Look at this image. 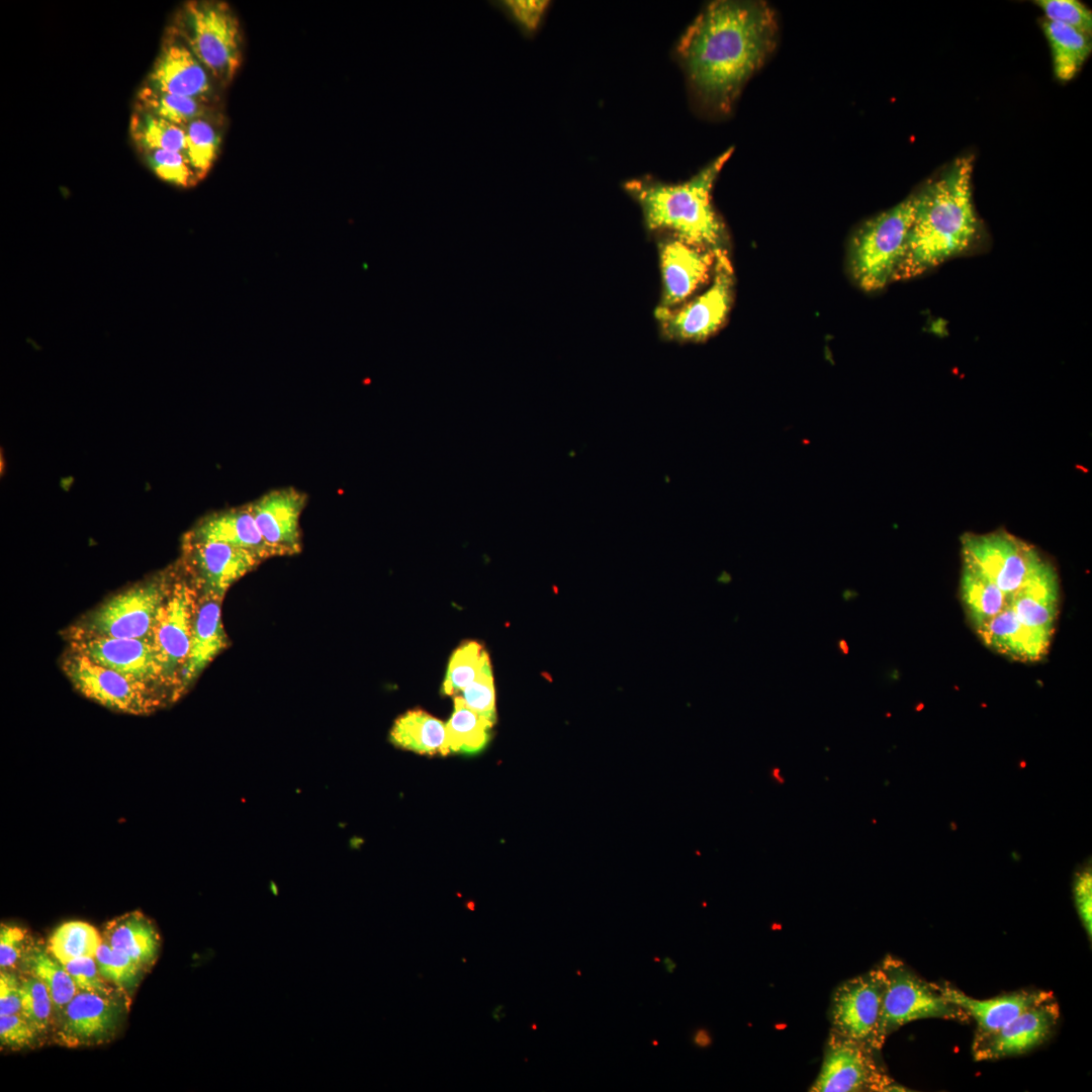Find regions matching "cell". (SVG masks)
<instances>
[{
  "instance_id": "cell-13",
  "label": "cell",
  "mask_w": 1092,
  "mask_h": 1092,
  "mask_svg": "<svg viewBox=\"0 0 1092 1092\" xmlns=\"http://www.w3.org/2000/svg\"><path fill=\"white\" fill-rule=\"evenodd\" d=\"M877 1051L830 1029L822 1066L811 1092L887 1091L894 1080L876 1059Z\"/></svg>"
},
{
  "instance_id": "cell-42",
  "label": "cell",
  "mask_w": 1092,
  "mask_h": 1092,
  "mask_svg": "<svg viewBox=\"0 0 1092 1092\" xmlns=\"http://www.w3.org/2000/svg\"><path fill=\"white\" fill-rule=\"evenodd\" d=\"M42 1039L41 1034L20 1013L0 1015L1 1046L11 1050L33 1048Z\"/></svg>"
},
{
  "instance_id": "cell-26",
  "label": "cell",
  "mask_w": 1092,
  "mask_h": 1092,
  "mask_svg": "<svg viewBox=\"0 0 1092 1092\" xmlns=\"http://www.w3.org/2000/svg\"><path fill=\"white\" fill-rule=\"evenodd\" d=\"M18 971L35 977L47 987L54 1004L55 1019L78 993L64 965L49 951L47 944L42 942L32 941Z\"/></svg>"
},
{
  "instance_id": "cell-4",
  "label": "cell",
  "mask_w": 1092,
  "mask_h": 1092,
  "mask_svg": "<svg viewBox=\"0 0 1092 1092\" xmlns=\"http://www.w3.org/2000/svg\"><path fill=\"white\" fill-rule=\"evenodd\" d=\"M172 29L185 41L214 81L228 85L242 63L243 36L232 7L217 0L188 1Z\"/></svg>"
},
{
  "instance_id": "cell-36",
  "label": "cell",
  "mask_w": 1092,
  "mask_h": 1092,
  "mask_svg": "<svg viewBox=\"0 0 1092 1092\" xmlns=\"http://www.w3.org/2000/svg\"><path fill=\"white\" fill-rule=\"evenodd\" d=\"M100 975L126 996L132 994L146 972L122 952L102 940L95 954Z\"/></svg>"
},
{
  "instance_id": "cell-20",
  "label": "cell",
  "mask_w": 1092,
  "mask_h": 1092,
  "mask_svg": "<svg viewBox=\"0 0 1092 1092\" xmlns=\"http://www.w3.org/2000/svg\"><path fill=\"white\" fill-rule=\"evenodd\" d=\"M716 254L677 238L659 245L662 294L659 309H672L704 284L714 269Z\"/></svg>"
},
{
  "instance_id": "cell-2",
  "label": "cell",
  "mask_w": 1092,
  "mask_h": 1092,
  "mask_svg": "<svg viewBox=\"0 0 1092 1092\" xmlns=\"http://www.w3.org/2000/svg\"><path fill=\"white\" fill-rule=\"evenodd\" d=\"M973 158L956 159L916 193V209L904 256L893 280H907L968 252L979 223L973 202Z\"/></svg>"
},
{
  "instance_id": "cell-10",
  "label": "cell",
  "mask_w": 1092,
  "mask_h": 1092,
  "mask_svg": "<svg viewBox=\"0 0 1092 1092\" xmlns=\"http://www.w3.org/2000/svg\"><path fill=\"white\" fill-rule=\"evenodd\" d=\"M62 669L81 695L115 712L149 715L168 706L150 687L107 668L85 654L70 649Z\"/></svg>"
},
{
  "instance_id": "cell-11",
  "label": "cell",
  "mask_w": 1092,
  "mask_h": 1092,
  "mask_svg": "<svg viewBox=\"0 0 1092 1092\" xmlns=\"http://www.w3.org/2000/svg\"><path fill=\"white\" fill-rule=\"evenodd\" d=\"M714 278L701 295L672 309H656L664 337L678 342H701L725 322L733 292V271L725 251L716 254Z\"/></svg>"
},
{
  "instance_id": "cell-34",
  "label": "cell",
  "mask_w": 1092,
  "mask_h": 1092,
  "mask_svg": "<svg viewBox=\"0 0 1092 1092\" xmlns=\"http://www.w3.org/2000/svg\"><path fill=\"white\" fill-rule=\"evenodd\" d=\"M489 658L483 645L475 640L463 641L450 657L442 685V694L459 695L477 676L485 660Z\"/></svg>"
},
{
  "instance_id": "cell-35",
  "label": "cell",
  "mask_w": 1092,
  "mask_h": 1092,
  "mask_svg": "<svg viewBox=\"0 0 1092 1092\" xmlns=\"http://www.w3.org/2000/svg\"><path fill=\"white\" fill-rule=\"evenodd\" d=\"M21 1014L43 1038L52 1033L55 1009L47 987L35 977L19 973Z\"/></svg>"
},
{
  "instance_id": "cell-48",
  "label": "cell",
  "mask_w": 1092,
  "mask_h": 1092,
  "mask_svg": "<svg viewBox=\"0 0 1092 1092\" xmlns=\"http://www.w3.org/2000/svg\"><path fill=\"white\" fill-rule=\"evenodd\" d=\"M841 596H842V599H843L844 602H848V601L852 600L854 597H856L857 594L853 589H844L842 592Z\"/></svg>"
},
{
  "instance_id": "cell-15",
  "label": "cell",
  "mask_w": 1092,
  "mask_h": 1092,
  "mask_svg": "<svg viewBox=\"0 0 1092 1092\" xmlns=\"http://www.w3.org/2000/svg\"><path fill=\"white\" fill-rule=\"evenodd\" d=\"M70 644V649L150 687L163 697L167 705L173 704L150 638L120 639L71 633Z\"/></svg>"
},
{
  "instance_id": "cell-18",
  "label": "cell",
  "mask_w": 1092,
  "mask_h": 1092,
  "mask_svg": "<svg viewBox=\"0 0 1092 1092\" xmlns=\"http://www.w3.org/2000/svg\"><path fill=\"white\" fill-rule=\"evenodd\" d=\"M146 86L208 103L213 79L185 41L171 28L149 74Z\"/></svg>"
},
{
  "instance_id": "cell-31",
  "label": "cell",
  "mask_w": 1092,
  "mask_h": 1092,
  "mask_svg": "<svg viewBox=\"0 0 1092 1092\" xmlns=\"http://www.w3.org/2000/svg\"><path fill=\"white\" fill-rule=\"evenodd\" d=\"M135 107L184 127L197 118H209L210 107L201 100L170 94L146 85L138 94Z\"/></svg>"
},
{
  "instance_id": "cell-45",
  "label": "cell",
  "mask_w": 1092,
  "mask_h": 1092,
  "mask_svg": "<svg viewBox=\"0 0 1092 1092\" xmlns=\"http://www.w3.org/2000/svg\"><path fill=\"white\" fill-rule=\"evenodd\" d=\"M20 979L14 971L0 972V1015L20 1014Z\"/></svg>"
},
{
  "instance_id": "cell-27",
  "label": "cell",
  "mask_w": 1092,
  "mask_h": 1092,
  "mask_svg": "<svg viewBox=\"0 0 1092 1092\" xmlns=\"http://www.w3.org/2000/svg\"><path fill=\"white\" fill-rule=\"evenodd\" d=\"M1041 26L1050 44L1055 76L1062 82L1070 81L1091 53V35L1048 19H1043Z\"/></svg>"
},
{
  "instance_id": "cell-28",
  "label": "cell",
  "mask_w": 1092,
  "mask_h": 1092,
  "mask_svg": "<svg viewBox=\"0 0 1092 1092\" xmlns=\"http://www.w3.org/2000/svg\"><path fill=\"white\" fill-rule=\"evenodd\" d=\"M495 722L469 709L461 696L454 697V710L446 722V750L448 754H478L491 739Z\"/></svg>"
},
{
  "instance_id": "cell-24",
  "label": "cell",
  "mask_w": 1092,
  "mask_h": 1092,
  "mask_svg": "<svg viewBox=\"0 0 1092 1092\" xmlns=\"http://www.w3.org/2000/svg\"><path fill=\"white\" fill-rule=\"evenodd\" d=\"M102 940L127 956L146 972L155 964L161 945L153 921L141 911H130L107 922Z\"/></svg>"
},
{
  "instance_id": "cell-8",
  "label": "cell",
  "mask_w": 1092,
  "mask_h": 1092,
  "mask_svg": "<svg viewBox=\"0 0 1092 1092\" xmlns=\"http://www.w3.org/2000/svg\"><path fill=\"white\" fill-rule=\"evenodd\" d=\"M961 544L963 565L994 582L1008 605L1024 582L1050 563L1033 546L1006 531L966 533Z\"/></svg>"
},
{
  "instance_id": "cell-16",
  "label": "cell",
  "mask_w": 1092,
  "mask_h": 1092,
  "mask_svg": "<svg viewBox=\"0 0 1092 1092\" xmlns=\"http://www.w3.org/2000/svg\"><path fill=\"white\" fill-rule=\"evenodd\" d=\"M264 559L255 552L226 543L183 539L180 564L201 596L224 598L228 589Z\"/></svg>"
},
{
  "instance_id": "cell-5",
  "label": "cell",
  "mask_w": 1092,
  "mask_h": 1092,
  "mask_svg": "<svg viewBox=\"0 0 1092 1092\" xmlns=\"http://www.w3.org/2000/svg\"><path fill=\"white\" fill-rule=\"evenodd\" d=\"M916 209V193L870 218L854 234L850 248L851 274L867 291L885 287L901 262Z\"/></svg>"
},
{
  "instance_id": "cell-29",
  "label": "cell",
  "mask_w": 1092,
  "mask_h": 1092,
  "mask_svg": "<svg viewBox=\"0 0 1092 1092\" xmlns=\"http://www.w3.org/2000/svg\"><path fill=\"white\" fill-rule=\"evenodd\" d=\"M961 598L974 630L1006 609L1007 597L998 586L979 572L963 565Z\"/></svg>"
},
{
  "instance_id": "cell-38",
  "label": "cell",
  "mask_w": 1092,
  "mask_h": 1092,
  "mask_svg": "<svg viewBox=\"0 0 1092 1092\" xmlns=\"http://www.w3.org/2000/svg\"><path fill=\"white\" fill-rule=\"evenodd\" d=\"M141 154L151 170L166 182L181 187H188L198 182L184 153L156 150Z\"/></svg>"
},
{
  "instance_id": "cell-19",
  "label": "cell",
  "mask_w": 1092,
  "mask_h": 1092,
  "mask_svg": "<svg viewBox=\"0 0 1092 1092\" xmlns=\"http://www.w3.org/2000/svg\"><path fill=\"white\" fill-rule=\"evenodd\" d=\"M307 495L293 487L271 490L247 504L272 557L294 555L302 548L300 516Z\"/></svg>"
},
{
  "instance_id": "cell-43",
  "label": "cell",
  "mask_w": 1092,
  "mask_h": 1092,
  "mask_svg": "<svg viewBox=\"0 0 1092 1092\" xmlns=\"http://www.w3.org/2000/svg\"><path fill=\"white\" fill-rule=\"evenodd\" d=\"M32 941L33 939L24 928L2 923L0 927L1 970H19L23 957Z\"/></svg>"
},
{
  "instance_id": "cell-3",
  "label": "cell",
  "mask_w": 1092,
  "mask_h": 1092,
  "mask_svg": "<svg viewBox=\"0 0 1092 1092\" xmlns=\"http://www.w3.org/2000/svg\"><path fill=\"white\" fill-rule=\"evenodd\" d=\"M733 153L728 149L686 182L667 184L649 179L627 182L625 190L638 202L650 231H664L689 244L718 253L726 241L711 191Z\"/></svg>"
},
{
  "instance_id": "cell-23",
  "label": "cell",
  "mask_w": 1092,
  "mask_h": 1092,
  "mask_svg": "<svg viewBox=\"0 0 1092 1092\" xmlns=\"http://www.w3.org/2000/svg\"><path fill=\"white\" fill-rule=\"evenodd\" d=\"M222 599L201 596L196 612L190 652L184 671L186 691L203 669L231 644L221 620Z\"/></svg>"
},
{
  "instance_id": "cell-14",
  "label": "cell",
  "mask_w": 1092,
  "mask_h": 1092,
  "mask_svg": "<svg viewBox=\"0 0 1092 1092\" xmlns=\"http://www.w3.org/2000/svg\"><path fill=\"white\" fill-rule=\"evenodd\" d=\"M885 988V975L879 965L841 983L831 997V1030L879 1052L877 1033Z\"/></svg>"
},
{
  "instance_id": "cell-30",
  "label": "cell",
  "mask_w": 1092,
  "mask_h": 1092,
  "mask_svg": "<svg viewBox=\"0 0 1092 1092\" xmlns=\"http://www.w3.org/2000/svg\"><path fill=\"white\" fill-rule=\"evenodd\" d=\"M130 135L141 153L165 150L185 154L186 133L184 127L138 107H135L131 116Z\"/></svg>"
},
{
  "instance_id": "cell-7",
  "label": "cell",
  "mask_w": 1092,
  "mask_h": 1092,
  "mask_svg": "<svg viewBox=\"0 0 1092 1092\" xmlns=\"http://www.w3.org/2000/svg\"><path fill=\"white\" fill-rule=\"evenodd\" d=\"M879 966L886 979L877 1033L879 1051L889 1035L912 1021L925 1018L970 1020L964 1010L944 998L938 984L922 979L901 960L888 954Z\"/></svg>"
},
{
  "instance_id": "cell-41",
  "label": "cell",
  "mask_w": 1092,
  "mask_h": 1092,
  "mask_svg": "<svg viewBox=\"0 0 1092 1092\" xmlns=\"http://www.w3.org/2000/svg\"><path fill=\"white\" fill-rule=\"evenodd\" d=\"M63 965L75 983L78 992H91L106 996L121 992L113 985L108 984L100 975L95 957L79 958Z\"/></svg>"
},
{
  "instance_id": "cell-9",
  "label": "cell",
  "mask_w": 1092,
  "mask_h": 1092,
  "mask_svg": "<svg viewBox=\"0 0 1092 1092\" xmlns=\"http://www.w3.org/2000/svg\"><path fill=\"white\" fill-rule=\"evenodd\" d=\"M172 569L115 595L84 617L71 633L120 638H150L167 595Z\"/></svg>"
},
{
  "instance_id": "cell-44",
  "label": "cell",
  "mask_w": 1092,
  "mask_h": 1092,
  "mask_svg": "<svg viewBox=\"0 0 1092 1092\" xmlns=\"http://www.w3.org/2000/svg\"><path fill=\"white\" fill-rule=\"evenodd\" d=\"M1074 900L1084 929L1092 936V875L1090 866L1078 871L1073 886Z\"/></svg>"
},
{
  "instance_id": "cell-32",
  "label": "cell",
  "mask_w": 1092,
  "mask_h": 1092,
  "mask_svg": "<svg viewBox=\"0 0 1092 1092\" xmlns=\"http://www.w3.org/2000/svg\"><path fill=\"white\" fill-rule=\"evenodd\" d=\"M102 935L91 924L73 920L59 925L50 935L47 947L62 964L72 960L95 957Z\"/></svg>"
},
{
  "instance_id": "cell-33",
  "label": "cell",
  "mask_w": 1092,
  "mask_h": 1092,
  "mask_svg": "<svg viewBox=\"0 0 1092 1092\" xmlns=\"http://www.w3.org/2000/svg\"><path fill=\"white\" fill-rule=\"evenodd\" d=\"M185 155L198 179H202L217 158L221 136L209 118H197L184 126Z\"/></svg>"
},
{
  "instance_id": "cell-6",
  "label": "cell",
  "mask_w": 1092,
  "mask_h": 1092,
  "mask_svg": "<svg viewBox=\"0 0 1092 1092\" xmlns=\"http://www.w3.org/2000/svg\"><path fill=\"white\" fill-rule=\"evenodd\" d=\"M199 601L197 586L179 562L172 568L170 585L150 637L173 703L187 692L184 671Z\"/></svg>"
},
{
  "instance_id": "cell-22",
  "label": "cell",
  "mask_w": 1092,
  "mask_h": 1092,
  "mask_svg": "<svg viewBox=\"0 0 1092 1092\" xmlns=\"http://www.w3.org/2000/svg\"><path fill=\"white\" fill-rule=\"evenodd\" d=\"M184 539L226 543L251 550L264 560L272 557L247 505L204 517Z\"/></svg>"
},
{
  "instance_id": "cell-40",
  "label": "cell",
  "mask_w": 1092,
  "mask_h": 1092,
  "mask_svg": "<svg viewBox=\"0 0 1092 1092\" xmlns=\"http://www.w3.org/2000/svg\"><path fill=\"white\" fill-rule=\"evenodd\" d=\"M1045 19L1073 27L1088 35L1092 33V12L1077 0H1038L1034 2Z\"/></svg>"
},
{
  "instance_id": "cell-47",
  "label": "cell",
  "mask_w": 1092,
  "mask_h": 1092,
  "mask_svg": "<svg viewBox=\"0 0 1092 1092\" xmlns=\"http://www.w3.org/2000/svg\"><path fill=\"white\" fill-rule=\"evenodd\" d=\"M662 964L664 966L665 972L668 973V974H672L674 972L675 968H676V964L673 962L672 959H670L668 957H666V958H664L662 960Z\"/></svg>"
},
{
  "instance_id": "cell-46",
  "label": "cell",
  "mask_w": 1092,
  "mask_h": 1092,
  "mask_svg": "<svg viewBox=\"0 0 1092 1092\" xmlns=\"http://www.w3.org/2000/svg\"><path fill=\"white\" fill-rule=\"evenodd\" d=\"M836 647L842 655H847L849 653V646L844 638L837 639Z\"/></svg>"
},
{
  "instance_id": "cell-25",
  "label": "cell",
  "mask_w": 1092,
  "mask_h": 1092,
  "mask_svg": "<svg viewBox=\"0 0 1092 1092\" xmlns=\"http://www.w3.org/2000/svg\"><path fill=\"white\" fill-rule=\"evenodd\" d=\"M395 747L423 755H447L446 723L416 708L398 716L388 735Z\"/></svg>"
},
{
  "instance_id": "cell-39",
  "label": "cell",
  "mask_w": 1092,
  "mask_h": 1092,
  "mask_svg": "<svg viewBox=\"0 0 1092 1092\" xmlns=\"http://www.w3.org/2000/svg\"><path fill=\"white\" fill-rule=\"evenodd\" d=\"M461 698L475 713L496 721L495 691L489 658L485 660L474 680L461 692Z\"/></svg>"
},
{
  "instance_id": "cell-37",
  "label": "cell",
  "mask_w": 1092,
  "mask_h": 1092,
  "mask_svg": "<svg viewBox=\"0 0 1092 1092\" xmlns=\"http://www.w3.org/2000/svg\"><path fill=\"white\" fill-rule=\"evenodd\" d=\"M489 5L512 22L525 37H533L550 9L548 0H493Z\"/></svg>"
},
{
  "instance_id": "cell-1",
  "label": "cell",
  "mask_w": 1092,
  "mask_h": 1092,
  "mask_svg": "<svg viewBox=\"0 0 1092 1092\" xmlns=\"http://www.w3.org/2000/svg\"><path fill=\"white\" fill-rule=\"evenodd\" d=\"M778 22L763 1H713L679 39L676 53L696 98L727 113L777 44Z\"/></svg>"
},
{
  "instance_id": "cell-17",
  "label": "cell",
  "mask_w": 1092,
  "mask_h": 1092,
  "mask_svg": "<svg viewBox=\"0 0 1092 1092\" xmlns=\"http://www.w3.org/2000/svg\"><path fill=\"white\" fill-rule=\"evenodd\" d=\"M1060 1019L1056 998L1035 1005L1001 1028L975 1035L972 1055L975 1061H995L1024 1055L1045 1042Z\"/></svg>"
},
{
  "instance_id": "cell-21",
  "label": "cell",
  "mask_w": 1092,
  "mask_h": 1092,
  "mask_svg": "<svg viewBox=\"0 0 1092 1092\" xmlns=\"http://www.w3.org/2000/svg\"><path fill=\"white\" fill-rule=\"evenodd\" d=\"M944 998L964 1010L977 1024L975 1035L993 1032L1023 1011L1055 998L1051 991L1020 990L988 999H976L948 983L938 984Z\"/></svg>"
},
{
  "instance_id": "cell-12",
  "label": "cell",
  "mask_w": 1092,
  "mask_h": 1092,
  "mask_svg": "<svg viewBox=\"0 0 1092 1092\" xmlns=\"http://www.w3.org/2000/svg\"><path fill=\"white\" fill-rule=\"evenodd\" d=\"M128 996L79 991L55 1019L52 1039L63 1046L80 1048L111 1041L128 1009Z\"/></svg>"
}]
</instances>
